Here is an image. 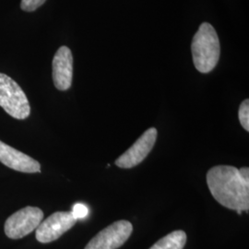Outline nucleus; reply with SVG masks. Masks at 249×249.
Segmentation results:
<instances>
[{
	"mask_svg": "<svg viewBox=\"0 0 249 249\" xmlns=\"http://www.w3.org/2000/svg\"><path fill=\"white\" fill-rule=\"evenodd\" d=\"M207 184L216 201L236 212L249 209V180L239 169L230 165H218L207 173Z\"/></svg>",
	"mask_w": 249,
	"mask_h": 249,
	"instance_id": "obj_1",
	"label": "nucleus"
},
{
	"mask_svg": "<svg viewBox=\"0 0 249 249\" xmlns=\"http://www.w3.org/2000/svg\"><path fill=\"white\" fill-rule=\"evenodd\" d=\"M191 51L193 63L201 73H209L216 67L220 58L221 46L219 37L213 26L202 23L193 38Z\"/></svg>",
	"mask_w": 249,
	"mask_h": 249,
	"instance_id": "obj_2",
	"label": "nucleus"
},
{
	"mask_svg": "<svg viewBox=\"0 0 249 249\" xmlns=\"http://www.w3.org/2000/svg\"><path fill=\"white\" fill-rule=\"evenodd\" d=\"M0 107L18 120H24L31 114V107L25 92L14 80L0 73Z\"/></svg>",
	"mask_w": 249,
	"mask_h": 249,
	"instance_id": "obj_3",
	"label": "nucleus"
},
{
	"mask_svg": "<svg viewBox=\"0 0 249 249\" xmlns=\"http://www.w3.org/2000/svg\"><path fill=\"white\" fill-rule=\"evenodd\" d=\"M44 213L37 207L28 206L9 216L5 223V233L10 239H20L35 231L43 222Z\"/></svg>",
	"mask_w": 249,
	"mask_h": 249,
	"instance_id": "obj_4",
	"label": "nucleus"
},
{
	"mask_svg": "<svg viewBox=\"0 0 249 249\" xmlns=\"http://www.w3.org/2000/svg\"><path fill=\"white\" fill-rule=\"evenodd\" d=\"M133 231L132 224L127 221L112 223L96 234L84 249H117L129 238Z\"/></svg>",
	"mask_w": 249,
	"mask_h": 249,
	"instance_id": "obj_5",
	"label": "nucleus"
},
{
	"mask_svg": "<svg viewBox=\"0 0 249 249\" xmlns=\"http://www.w3.org/2000/svg\"><path fill=\"white\" fill-rule=\"evenodd\" d=\"M76 222L71 212L54 213L39 224L36 230V239L43 244L55 241L71 229Z\"/></svg>",
	"mask_w": 249,
	"mask_h": 249,
	"instance_id": "obj_6",
	"label": "nucleus"
},
{
	"mask_svg": "<svg viewBox=\"0 0 249 249\" xmlns=\"http://www.w3.org/2000/svg\"><path fill=\"white\" fill-rule=\"evenodd\" d=\"M157 134L155 127L146 130L127 151L119 156L116 160V166L129 169L140 164L152 150L157 139Z\"/></svg>",
	"mask_w": 249,
	"mask_h": 249,
	"instance_id": "obj_7",
	"label": "nucleus"
},
{
	"mask_svg": "<svg viewBox=\"0 0 249 249\" xmlns=\"http://www.w3.org/2000/svg\"><path fill=\"white\" fill-rule=\"evenodd\" d=\"M73 78V56L68 46H61L53 59V80L55 88L67 90L71 87Z\"/></svg>",
	"mask_w": 249,
	"mask_h": 249,
	"instance_id": "obj_8",
	"label": "nucleus"
},
{
	"mask_svg": "<svg viewBox=\"0 0 249 249\" xmlns=\"http://www.w3.org/2000/svg\"><path fill=\"white\" fill-rule=\"evenodd\" d=\"M0 162L15 170L26 174L41 172V165L37 160L25 153L18 151L0 141Z\"/></svg>",
	"mask_w": 249,
	"mask_h": 249,
	"instance_id": "obj_9",
	"label": "nucleus"
},
{
	"mask_svg": "<svg viewBox=\"0 0 249 249\" xmlns=\"http://www.w3.org/2000/svg\"><path fill=\"white\" fill-rule=\"evenodd\" d=\"M187 243V234L184 231H175L162 237L150 249H183Z\"/></svg>",
	"mask_w": 249,
	"mask_h": 249,
	"instance_id": "obj_10",
	"label": "nucleus"
},
{
	"mask_svg": "<svg viewBox=\"0 0 249 249\" xmlns=\"http://www.w3.org/2000/svg\"><path fill=\"white\" fill-rule=\"evenodd\" d=\"M239 121L242 126L249 131V100L247 99L241 104L239 108Z\"/></svg>",
	"mask_w": 249,
	"mask_h": 249,
	"instance_id": "obj_11",
	"label": "nucleus"
},
{
	"mask_svg": "<svg viewBox=\"0 0 249 249\" xmlns=\"http://www.w3.org/2000/svg\"><path fill=\"white\" fill-rule=\"evenodd\" d=\"M45 1L46 0H21L20 8L27 12H32L45 4Z\"/></svg>",
	"mask_w": 249,
	"mask_h": 249,
	"instance_id": "obj_12",
	"label": "nucleus"
},
{
	"mask_svg": "<svg viewBox=\"0 0 249 249\" xmlns=\"http://www.w3.org/2000/svg\"><path fill=\"white\" fill-rule=\"evenodd\" d=\"M71 213L76 220H80L87 217V215L89 214V209L82 203H77L74 205Z\"/></svg>",
	"mask_w": 249,
	"mask_h": 249,
	"instance_id": "obj_13",
	"label": "nucleus"
}]
</instances>
